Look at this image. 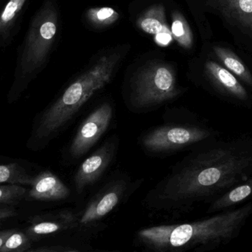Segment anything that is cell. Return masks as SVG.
Returning <instances> with one entry per match:
<instances>
[{
	"instance_id": "cell-1",
	"label": "cell",
	"mask_w": 252,
	"mask_h": 252,
	"mask_svg": "<svg viewBox=\"0 0 252 252\" xmlns=\"http://www.w3.org/2000/svg\"><path fill=\"white\" fill-rule=\"evenodd\" d=\"M252 176V136L213 138L195 146L158 186L170 202H213Z\"/></svg>"
},
{
	"instance_id": "cell-2",
	"label": "cell",
	"mask_w": 252,
	"mask_h": 252,
	"mask_svg": "<svg viewBox=\"0 0 252 252\" xmlns=\"http://www.w3.org/2000/svg\"><path fill=\"white\" fill-rule=\"evenodd\" d=\"M252 215L250 201L242 207L220 212L198 221L147 228L139 232V236L148 245L158 250H213L236 239Z\"/></svg>"
},
{
	"instance_id": "cell-3",
	"label": "cell",
	"mask_w": 252,
	"mask_h": 252,
	"mask_svg": "<svg viewBox=\"0 0 252 252\" xmlns=\"http://www.w3.org/2000/svg\"><path fill=\"white\" fill-rule=\"evenodd\" d=\"M122 58L121 52L107 53L87 66L44 112L36 137L47 139L67 125L90 99L112 81Z\"/></svg>"
},
{
	"instance_id": "cell-4",
	"label": "cell",
	"mask_w": 252,
	"mask_h": 252,
	"mask_svg": "<svg viewBox=\"0 0 252 252\" xmlns=\"http://www.w3.org/2000/svg\"><path fill=\"white\" fill-rule=\"evenodd\" d=\"M204 37L213 36L204 13L219 18L238 54L252 69V0H199Z\"/></svg>"
},
{
	"instance_id": "cell-5",
	"label": "cell",
	"mask_w": 252,
	"mask_h": 252,
	"mask_svg": "<svg viewBox=\"0 0 252 252\" xmlns=\"http://www.w3.org/2000/svg\"><path fill=\"white\" fill-rule=\"evenodd\" d=\"M183 92L178 85L173 66L152 62L141 67L133 76L130 98L137 109H151L173 100Z\"/></svg>"
},
{
	"instance_id": "cell-6",
	"label": "cell",
	"mask_w": 252,
	"mask_h": 252,
	"mask_svg": "<svg viewBox=\"0 0 252 252\" xmlns=\"http://www.w3.org/2000/svg\"><path fill=\"white\" fill-rule=\"evenodd\" d=\"M58 30V12L52 0H46L31 21L21 58L22 73L41 67L53 47Z\"/></svg>"
},
{
	"instance_id": "cell-7",
	"label": "cell",
	"mask_w": 252,
	"mask_h": 252,
	"mask_svg": "<svg viewBox=\"0 0 252 252\" xmlns=\"http://www.w3.org/2000/svg\"><path fill=\"white\" fill-rule=\"evenodd\" d=\"M194 73L197 82L222 101L238 107L252 109V92L205 52L198 60Z\"/></svg>"
},
{
	"instance_id": "cell-8",
	"label": "cell",
	"mask_w": 252,
	"mask_h": 252,
	"mask_svg": "<svg viewBox=\"0 0 252 252\" xmlns=\"http://www.w3.org/2000/svg\"><path fill=\"white\" fill-rule=\"evenodd\" d=\"M219 136L220 132L201 124L167 125L156 127L145 133L141 143L148 152L158 154L196 146Z\"/></svg>"
},
{
	"instance_id": "cell-9",
	"label": "cell",
	"mask_w": 252,
	"mask_h": 252,
	"mask_svg": "<svg viewBox=\"0 0 252 252\" xmlns=\"http://www.w3.org/2000/svg\"><path fill=\"white\" fill-rule=\"evenodd\" d=\"M113 106L102 103L90 114L78 127L69 146V154L78 158L87 154L107 130L113 117Z\"/></svg>"
},
{
	"instance_id": "cell-10",
	"label": "cell",
	"mask_w": 252,
	"mask_h": 252,
	"mask_svg": "<svg viewBox=\"0 0 252 252\" xmlns=\"http://www.w3.org/2000/svg\"><path fill=\"white\" fill-rule=\"evenodd\" d=\"M116 144L115 139L108 140L81 163L74 177L78 193L94 184L104 173L113 159Z\"/></svg>"
},
{
	"instance_id": "cell-11",
	"label": "cell",
	"mask_w": 252,
	"mask_h": 252,
	"mask_svg": "<svg viewBox=\"0 0 252 252\" xmlns=\"http://www.w3.org/2000/svg\"><path fill=\"white\" fill-rule=\"evenodd\" d=\"M204 52L233 74L252 93V69L233 46L224 41L208 42Z\"/></svg>"
},
{
	"instance_id": "cell-12",
	"label": "cell",
	"mask_w": 252,
	"mask_h": 252,
	"mask_svg": "<svg viewBox=\"0 0 252 252\" xmlns=\"http://www.w3.org/2000/svg\"><path fill=\"white\" fill-rule=\"evenodd\" d=\"M127 185L125 179H119L106 187L90 203L81 217V223H92L109 214L121 201Z\"/></svg>"
},
{
	"instance_id": "cell-13",
	"label": "cell",
	"mask_w": 252,
	"mask_h": 252,
	"mask_svg": "<svg viewBox=\"0 0 252 252\" xmlns=\"http://www.w3.org/2000/svg\"><path fill=\"white\" fill-rule=\"evenodd\" d=\"M29 195L39 201H60L66 199L70 190L54 173L49 170L32 178Z\"/></svg>"
},
{
	"instance_id": "cell-14",
	"label": "cell",
	"mask_w": 252,
	"mask_h": 252,
	"mask_svg": "<svg viewBox=\"0 0 252 252\" xmlns=\"http://www.w3.org/2000/svg\"><path fill=\"white\" fill-rule=\"evenodd\" d=\"M252 198V176L245 182L234 187L221 196L213 201L209 207L208 213H220L230 210Z\"/></svg>"
},
{
	"instance_id": "cell-15",
	"label": "cell",
	"mask_w": 252,
	"mask_h": 252,
	"mask_svg": "<svg viewBox=\"0 0 252 252\" xmlns=\"http://www.w3.org/2000/svg\"><path fill=\"white\" fill-rule=\"evenodd\" d=\"M137 25L147 33L156 35L164 27L167 26L164 6L155 4L150 7L138 19Z\"/></svg>"
},
{
	"instance_id": "cell-16",
	"label": "cell",
	"mask_w": 252,
	"mask_h": 252,
	"mask_svg": "<svg viewBox=\"0 0 252 252\" xmlns=\"http://www.w3.org/2000/svg\"><path fill=\"white\" fill-rule=\"evenodd\" d=\"M28 0H8L0 12V39H6L16 25Z\"/></svg>"
},
{
	"instance_id": "cell-17",
	"label": "cell",
	"mask_w": 252,
	"mask_h": 252,
	"mask_svg": "<svg viewBox=\"0 0 252 252\" xmlns=\"http://www.w3.org/2000/svg\"><path fill=\"white\" fill-rule=\"evenodd\" d=\"M170 31L173 39L176 41L181 47L186 50L192 49L194 44L193 33L186 18L179 12H173L172 14Z\"/></svg>"
},
{
	"instance_id": "cell-18",
	"label": "cell",
	"mask_w": 252,
	"mask_h": 252,
	"mask_svg": "<svg viewBox=\"0 0 252 252\" xmlns=\"http://www.w3.org/2000/svg\"><path fill=\"white\" fill-rule=\"evenodd\" d=\"M32 178L25 169L16 164H0V184L31 185Z\"/></svg>"
},
{
	"instance_id": "cell-19",
	"label": "cell",
	"mask_w": 252,
	"mask_h": 252,
	"mask_svg": "<svg viewBox=\"0 0 252 252\" xmlns=\"http://www.w3.org/2000/svg\"><path fill=\"white\" fill-rule=\"evenodd\" d=\"M87 18L93 25L102 28L115 23L119 18V13L112 7H95L88 10Z\"/></svg>"
},
{
	"instance_id": "cell-20",
	"label": "cell",
	"mask_w": 252,
	"mask_h": 252,
	"mask_svg": "<svg viewBox=\"0 0 252 252\" xmlns=\"http://www.w3.org/2000/svg\"><path fill=\"white\" fill-rule=\"evenodd\" d=\"M26 188L17 184L0 185V204H10L22 198L26 193Z\"/></svg>"
},
{
	"instance_id": "cell-21",
	"label": "cell",
	"mask_w": 252,
	"mask_h": 252,
	"mask_svg": "<svg viewBox=\"0 0 252 252\" xmlns=\"http://www.w3.org/2000/svg\"><path fill=\"white\" fill-rule=\"evenodd\" d=\"M28 243V238L25 234L14 232L8 237L0 252H17L22 250Z\"/></svg>"
},
{
	"instance_id": "cell-22",
	"label": "cell",
	"mask_w": 252,
	"mask_h": 252,
	"mask_svg": "<svg viewBox=\"0 0 252 252\" xmlns=\"http://www.w3.org/2000/svg\"><path fill=\"white\" fill-rule=\"evenodd\" d=\"M62 229V224L58 222H41L30 228V232L33 235H44L54 233Z\"/></svg>"
},
{
	"instance_id": "cell-23",
	"label": "cell",
	"mask_w": 252,
	"mask_h": 252,
	"mask_svg": "<svg viewBox=\"0 0 252 252\" xmlns=\"http://www.w3.org/2000/svg\"><path fill=\"white\" fill-rule=\"evenodd\" d=\"M173 39L171 31L169 28L168 25L164 27L159 32L156 34L155 36H154L155 42L158 45L161 46V47L169 45L172 42Z\"/></svg>"
},
{
	"instance_id": "cell-24",
	"label": "cell",
	"mask_w": 252,
	"mask_h": 252,
	"mask_svg": "<svg viewBox=\"0 0 252 252\" xmlns=\"http://www.w3.org/2000/svg\"><path fill=\"white\" fill-rule=\"evenodd\" d=\"M16 215L14 210L8 208H0V220L1 219H9Z\"/></svg>"
},
{
	"instance_id": "cell-25",
	"label": "cell",
	"mask_w": 252,
	"mask_h": 252,
	"mask_svg": "<svg viewBox=\"0 0 252 252\" xmlns=\"http://www.w3.org/2000/svg\"><path fill=\"white\" fill-rule=\"evenodd\" d=\"M13 232H14V230L2 231V232H0V250L2 248L4 243L6 242L8 237L10 236Z\"/></svg>"
},
{
	"instance_id": "cell-26",
	"label": "cell",
	"mask_w": 252,
	"mask_h": 252,
	"mask_svg": "<svg viewBox=\"0 0 252 252\" xmlns=\"http://www.w3.org/2000/svg\"><path fill=\"white\" fill-rule=\"evenodd\" d=\"M78 252V251H69V252Z\"/></svg>"
}]
</instances>
